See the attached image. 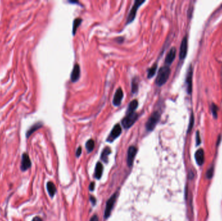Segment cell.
I'll use <instances>...</instances> for the list:
<instances>
[{"instance_id":"cell-30","label":"cell","mask_w":222,"mask_h":221,"mask_svg":"<svg viewBox=\"0 0 222 221\" xmlns=\"http://www.w3.org/2000/svg\"><path fill=\"white\" fill-rule=\"evenodd\" d=\"M90 221H99V219H98V217L97 215H94L92 218L90 219Z\"/></svg>"},{"instance_id":"cell-15","label":"cell","mask_w":222,"mask_h":221,"mask_svg":"<svg viewBox=\"0 0 222 221\" xmlns=\"http://www.w3.org/2000/svg\"><path fill=\"white\" fill-rule=\"evenodd\" d=\"M138 106V101L136 99L133 100L131 102H130L129 104V106L127 108V110L126 114H130V113H133V112H135V110Z\"/></svg>"},{"instance_id":"cell-32","label":"cell","mask_w":222,"mask_h":221,"mask_svg":"<svg viewBox=\"0 0 222 221\" xmlns=\"http://www.w3.org/2000/svg\"><path fill=\"white\" fill-rule=\"evenodd\" d=\"M32 221H42L39 217H35L33 218Z\"/></svg>"},{"instance_id":"cell-14","label":"cell","mask_w":222,"mask_h":221,"mask_svg":"<svg viewBox=\"0 0 222 221\" xmlns=\"http://www.w3.org/2000/svg\"><path fill=\"white\" fill-rule=\"evenodd\" d=\"M195 158L198 166H202L205 162V154L203 149H199L197 150L195 153Z\"/></svg>"},{"instance_id":"cell-25","label":"cell","mask_w":222,"mask_h":221,"mask_svg":"<svg viewBox=\"0 0 222 221\" xmlns=\"http://www.w3.org/2000/svg\"><path fill=\"white\" fill-rule=\"evenodd\" d=\"M214 169L213 166L210 167L209 169L207 170V173H206V178H207V179L210 180V179L212 178L213 174H214Z\"/></svg>"},{"instance_id":"cell-26","label":"cell","mask_w":222,"mask_h":221,"mask_svg":"<svg viewBox=\"0 0 222 221\" xmlns=\"http://www.w3.org/2000/svg\"><path fill=\"white\" fill-rule=\"evenodd\" d=\"M193 123H194V117H193V114H192L191 116H190V123H189L188 128V131H187L188 133H189L190 131H191V130L192 129L193 126Z\"/></svg>"},{"instance_id":"cell-1","label":"cell","mask_w":222,"mask_h":221,"mask_svg":"<svg viewBox=\"0 0 222 221\" xmlns=\"http://www.w3.org/2000/svg\"><path fill=\"white\" fill-rule=\"evenodd\" d=\"M171 73L170 68L169 66H163L159 69L158 71V75L155 79V84L158 86H163L168 81Z\"/></svg>"},{"instance_id":"cell-4","label":"cell","mask_w":222,"mask_h":221,"mask_svg":"<svg viewBox=\"0 0 222 221\" xmlns=\"http://www.w3.org/2000/svg\"><path fill=\"white\" fill-rule=\"evenodd\" d=\"M146 2V1H140V0H136L135 1V3L131 8V10H130L129 14L128 15L127 18V22L126 24H129L133 22V20H135L136 15V12L138 10V8L142 5L143 3Z\"/></svg>"},{"instance_id":"cell-31","label":"cell","mask_w":222,"mask_h":221,"mask_svg":"<svg viewBox=\"0 0 222 221\" xmlns=\"http://www.w3.org/2000/svg\"><path fill=\"white\" fill-rule=\"evenodd\" d=\"M94 187H95L94 183V182H92V183L90 185V191H93L94 189Z\"/></svg>"},{"instance_id":"cell-19","label":"cell","mask_w":222,"mask_h":221,"mask_svg":"<svg viewBox=\"0 0 222 221\" xmlns=\"http://www.w3.org/2000/svg\"><path fill=\"white\" fill-rule=\"evenodd\" d=\"M138 87H139V81L138 78L135 77L132 80L131 83V92L135 94L138 91Z\"/></svg>"},{"instance_id":"cell-12","label":"cell","mask_w":222,"mask_h":221,"mask_svg":"<svg viewBox=\"0 0 222 221\" xmlns=\"http://www.w3.org/2000/svg\"><path fill=\"white\" fill-rule=\"evenodd\" d=\"M176 49L175 47H171L170 49V50L169 51V52L167 53L166 56V58H165V64L168 65H171L172 64V62H174V61L175 58V56H176Z\"/></svg>"},{"instance_id":"cell-28","label":"cell","mask_w":222,"mask_h":221,"mask_svg":"<svg viewBox=\"0 0 222 221\" xmlns=\"http://www.w3.org/2000/svg\"><path fill=\"white\" fill-rule=\"evenodd\" d=\"M81 152H82V148H81V147H78V149H77V151H76V156L77 157H79L81 155Z\"/></svg>"},{"instance_id":"cell-7","label":"cell","mask_w":222,"mask_h":221,"mask_svg":"<svg viewBox=\"0 0 222 221\" xmlns=\"http://www.w3.org/2000/svg\"><path fill=\"white\" fill-rule=\"evenodd\" d=\"M121 133H122L121 126L119 125V124L115 125L114 127L112 130L110 135H109L108 137L107 141H110V142L113 141L116 138H117L119 136V135L121 134Z\"/></svg>"},{"instance_id":"cell-3","label":"cell","mask_w":222,"mask_h":221,"mask_svg":"<svg viewBox=\"0 0 222 221\" xmlns=\"http://www.w3.org/2000/svg\"><path fill=\"white\" fill-rule=\"evenodd\" d=\"M138 118V115L136 112L133 113L126 114L125 116L123 117L122 121V124L123 127L125 129H128L135 124V123L137 121Z\"/></svg>"},{"instance_id":"cell-33","label":"cell","mask_w":222,"mask_h":221,"mask_svg":"<svg viewBox=\"0 0 222 221\" xmlns=\"http://www.w3.org/2000/svg\"><path fill=\"white\" fill-rule=\"evenodd\" d=\"M190 177H192V179L193 178V177H194V174H193V173H192H192H191V172H190V173H189V178H190Z\"/></svg>"},{"instance_id":"cell-9","label":"cell","mask_w":222,"mask_h":221,"mask_svg":"<svg viewBox=\"0 0 222 221\" xmlns=\"http://www.w3.org/2000/svg\"><path fill=\"white\" fill-rule=\"evenodd\" d=\"M81 76V69L78 64H75L73 66V70L70 76V79L72 82H76L79 80Z\"/></svg>"},{"instance_id":"cell-2","label":"cell","mask_w":222,"mask_h":221,"mask_svg":"<svg viewBox=\"0 0 222 221\" xmlns=\"http://www.w3.org/2000/svg\"><path fill=\"white\" fill-rule=\"evenodd\" d=\"M160 119V114L158 111L153 112L146 123V128L147 131H153Z\"/></svg>"},{"instance_id":"cell-6","label":"cell","mask_w":222,"mask_h":221,"mask_svg":"<svg viewBox=\"0 0 222 221\" xmlns=\"http://www.w3.org/2000/svg\"><path fill=\"white\" fill-rule=\"evenodd\" d=\"M188 51V38L185 36L182 40L180 51H179V58L181 60L185 59Z\"/></svg>"},{"instance_id":"cell-13","label":"cell","mask_w":222,"mask_h":221,"mask_svg":"<svg viewBox=\"0 0 222 221\" xmlns=\"http://www.w3.org/2000/svg\"><path fill=\"white\" fill-rule=\"evenodd\" d=\"M31 166V162L29 155L27 153H24L22 155V163H21V169L25 171L29 169Z\"/></svg>"},{"instance_id":"cell-22","label":"cell","mask_w":222,"mask_h":221,"mask_svg":"<svg viewBox=\"0 0 222 221\" xmlns=\"http://www.w3.org/2000/svg\"><path fill=\"white\" fill-rule=\"evenodd\" d=\"M82 23V19L81 18H76L74 20L73 23V29H72V33L73 35H75L76 33V31L77 28Z\"/></svg>"},{"instance_id":"cell-11","label":"cell","mask_w":222,"mask_h":221,"mask_svg":"<svg viewBox=\"0 0 222 221\" xmlns=\"http://www.w3.org/2000/svg\"><path fill=\"white\" fill-rule=\"evenodd\" d=\"M136 152L137 149L135 147L131 146L129 148L127 152V164L129 166H131L133 165Z\"/></svg>"},{"instance_id":"cell-8","label":"cell","mask_w":222,"mask_h":221,"mask_svg":"<svg viewBox=\"0 0 222 221\" xmlns=\"http://www.w3.org/2000/svg\"><path fill=\"white\" fill-rule=\"evenodd\" d=\"M123 98V90L122 89V88H119L116 90V92L114 94V96L113 97V100H112V103H113L114 106H119V105L121 104Z\"/></svg>"},{"instance_id":"cell-27","label":"cell","mask_w":222,"mask_h":221,"mask_svg":"<svg viewBox=\"0 0 222 221\" xmlns=\"http://www.w3.org/2000/svg\"><path fill=\"white\" fill-rule=\"evenodd\" d=\"M201 142V138H200V136H199V132L197 131L196 132V144L197 145H199Z\"/></svg>"},{"instance_id":"cell-24","label":"cell","mask_w":222,"mask_h":221,"mask_svg":"<svg viewBox=\"0 0 222 221\" xmlns=\"http://www.w3.org/2000/svg\"><path fill=\"white\" fill-rule=\"evenodd\" d=\"M211 111H212V113L213 116L215 119H216L218 117V108L215 104H212L211 105Z\"/></svg>"},{"instance_id":"cell-21","label":"cell","mask_w":222,"mask_h":221,"mask_svg":"<svg viewBox=\"0 0 222 221\" xmlns=\"http://www.w3.org/2000/svg\"><path fill=\"white\" fill-rule=\"evenodd\" d=\"M111 150L110 148H109V147H106V148H105L104 150H103L101 158L105 162H106L108 161V156L111 154Z\"/></svg>"},{"instance_id":"cell-17","label":"cell","mask_w":222,"mask_h":221,"mask_svg":"<svg viewBox=\"0 0 222 221\" xmlns=\"http://www.w3.org/2000/svg\"><path fill=\"white\" fill-rule=\"evenodd\" d=\"M47 189L49 193V195H50L51 197H53L56 191H57V189L55 184L51 182H49L47 184Z\"/></svg>"},{"instance_id":"cell-16","label":"cell","mask_w":222,"mask_h":221,"mask_svg":"<svg viewBox=\"0 0 222 221\" xmlns=\"http://www.w3.org/2000/svg\"><path fill=\"white\" fill-rule=\"evenodd\" d=\"M103 166L102 163L98 162L96 166V170H95V177L97 179H100L103 174Z\"/></svg>"},{"instance_id":"cell-20","label":"cell","mask_w":222,"mask_h":221,"mask_svg":"<svg viewBox=\"0 0 222 221\" xmlns=\"http://www.w3.org/2000/svg\"><path fill=\"white\" fill-rule=\"evenodd\" d=\"M157 69V64L155 63V64H154L149 69L147 70V78L148 79L152 78V77L155 75Z\"/></svg>"},{"instance_id":"cell-18","label":"cell","mask_w":222,"mask_h":221,"mask_svg":"<svg viewBox=\"0 0 222 221\" xmlns=\"http://www.w3.org/2000/svg\"><path fill=\"white\" fill-rule=\"evenodd\" d=\"M42 127V123H37L34 124V125H33L32 127H31L29 129V131H28L27 132V134H26V136H27V138H28L29 137L33 134V133L34 132H35L36 131H37V130H38L39 128H40L41 127Z\"/></svg>"},{"instance_id":"cell-10","label":"cell","mask_w":222,"mask_h":221,"mask_svg":"<svg viewBox=\"0 0 222 221\" xmlns=\"http://www.w3.org/2000/svg\"><path fill=\"white\" fill-rule=\"evenodd\" d=\"M192 77H193V69L191 66L188 68L187 75H186V85H187V92L188 94H191L192 92Z\"/></svg>"},{"instance_id":"cell-5","label":"cell","mask_w":222,"mask_h":221,"mask_svg":"<svg viewBox=\"0 0 222 221\" xmlns=\"http://www.w3.org/2000/svg\"><path fill=\"white\" fill-rule=\"evenodd\" d=\"M118 196L117 193H115L112 195L111 197L108 200V201L107 202V204H106V208H105V213H104V217L105 219H107L108 217L110 216L111 213L112 212V209L113 208L114 205L115 204L116 197Z\"/></svg>"},{"instance_id":"cell-29","label":"cell","mask_w":222,"mask_h":221,"mask_svg":"<svg viewBox=\"0 0 222 221\" xmlns=\"http://www.w3.org/2000/svg\"><path fill=\"white\" fill-rule=\"evenodd\" d=\"M90 199L91 202L92 203V204H93V205H95V204H96V199L94 197V196H90Z\"/></svg>"},{"instance_id":"cell-23","label":"cell","mask_w":222,"mask_h":221,"mask_svg":"<svg viewBox=\"0 0 222 221\" xmlns=\"http://www.w3.org/2000/svg\"><path fill=\"white\" fill-rule=\"evenodd\" d=\"M95 146V143L93 139H89L88 140L87 142L86 143V148L87 149V151L89 152H90L93 150Z\"/></svg>"}]
</instances>
